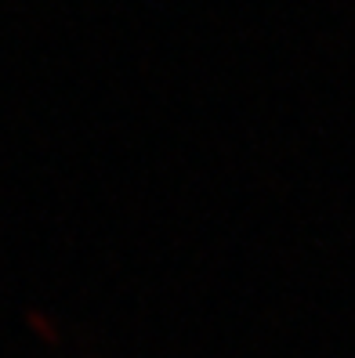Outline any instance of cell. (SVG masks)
Masks as SVG:
<instances>
[{"label":"cell","instance_id":"1","mask_svg":"<svg viewBox=\"0 0 355 358\" xmlns=\"http://www.w3.org/2000/svg\"><path fill=\"white\" fill-rule=\"evenodd\" d=\"M26 322H29V326H36V329H40V336H44L48 344H55V341H58V336H55V329L48 326V319H44L40 311H29V315H26Z\"/></svg>","mask_w":355,"mask_h":358}]
</instances>
